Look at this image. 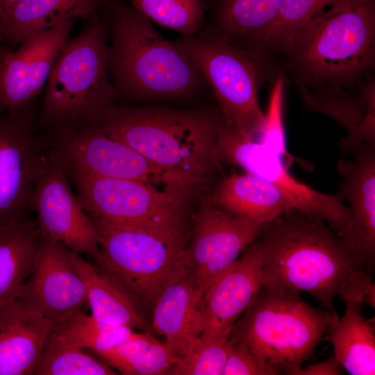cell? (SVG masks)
I'll return each instance as SVG.
<instances>
[{"mask_svg":"<svg viewBox=\"0 0 375 375\" xmlns=\"http://www.w3.org/2000/svg\"><path fill=\"white\" fill-rule=\"evenodd\" d=\"M262 288L304 292L335 311L336 297L361 301L375 287L347 243L323 221L295 208L269 222L255 240Z\"/></svg>","mask_w":375,"mask_h":375,"instance_id":"obj_1","label":"cell"},{"mask_svg":"<svg viewBox=\"0 0 375 375\" xmlns=\"http://www.w3.org/2000/svg\"><path fill=\"white\" fill-rule=\"evenodd\" d=\"M219 111L115 103L88 125L133 148L158 165L205 181L219 162Z\"/></svg>","mask_w":375,"mask_h":375,"instance_id":"obj_2","label":"cell"},{"mask_svg":"<svg viewBox=\"0 0 375 375\" xmlns=\"http://www.w3.org/2000/svg\"><path fill=\"white\" fill-rule=\"evenodd\" d=\"M108 66L117 95L134 100L188 98L207 84L189 55L163 38L132 6L112 7Z\"/></svg>","mask_w":375,"mask_h":375,"instance_id":"obj_3","label":"cell"},{"mask_svg":"<svg viewBox=\"0 0 375 375\" xmlns=\"http://www.w3.org/2000/svg\"><path fill=\"white\" fill-rule=\"evenodd\" d=\"M286 53L304 83L353 81L372 68L374 0H326L297 32Z\"/></svg>","mask_w":375,"mask_h":375,"instance_id":"obj_4","label":"cell"},{"mask_svg":"<svg viewBox=\"0 0 375 375\" xmlns=\"http://www.w3.org/2000/svg\"><path fill=\"white\" fill-rule=\"evenodd\" d=\"M338 317L335 310L310 306L299 292L261 288L229 339L243 343L277 374L292 375Z\"/></svg>","mask_w":375,"mask_h":375,"instance_id":"obj_5","label":"cell"},{"mask_svg":"<svg viewBox=\"0 0 375 375\" xmlns=\"http://www.w3.org/2000/svg\"><path fill=\"white\" fill-rule=\"evenodd\" d=\"M97 14L68 40L49 74L39 119L50 130L88 124L117 96L108 66L107 28Z\"/></svg>","mask_w":375,"mask_h":375,"instance_id":"obj_6","label":"cell"},{"mask_svg":"<svg viewBox=\"0 0 375 375\" xmlns=\"http://www.w3.org/2000/svg\"><path fill=\"white\" fill-rule=\"evenodd\" d=\"M89 218L102 258L97 266L142 310L151 311L164 290L185 272L182 253L190 235L163 234Z\"/></svg>","mask_w":375,"mask_h":375,"instance_id":"obj_7","label":"cell"},{"mask_svg":"<svg viewBox=\"0 0 375 375\" xmlns=\"http://www.w3.org/2000/svg\"><path fill=\"white\" fill-rule=\"evenodd\" d=\"M176 42L199 68L224 121L241 133L258 135L265 122L258 95L265 70L258 52L202 32L182 35Z\"/></svg>","mask_w":375,"mask_h":375,"instance_id":"obj_8","label":"cell"},{"mask_svg":"<svg viewBox=\"0 0 375 375\" xmlns=\"http://www.w3.org/2000/svg\"><path fill=\"white\" fill-rule=\"evenodd\" d=\"M50 131L44 141L58 155L68 173L137 181L188 201L203 183L201 179L158 165L88 125Z\"/></svg>","mask_w":375,"mask_h":375,"instance_id":"obj_9","label":"cell"},{"mask_svg":"<svg viewBox=\"0 0 375 375\" xmlns=\"http://www.w3.org/2000/svg\"><path fill=\"white\" fill-rule=\"evenodd\" d=\"M89 217L128 227L190 235L189 201L133 180L68 173Z\"/></svg>","mask_w":375,"mask_h":375,"instance_id":"obj_10","label":"cell"},{"mask_svg":"<svg viewBox=\"0 0 375 375\" xmlns=\"http://www.w3.org/2000/svg\"><path fill=\"white\" fill-rule=\"evenodd\" d=\"M283 151L256 136L241 133L223 119L216 143L219 162L237 165L286 192L297 209L325 222L351 247L352 225L349 208L336 194L317 191L298 181L288 170Z\"/></svg>","mask_w":375,"mask_h":375,"instance_id":"obj_11","label":"cell"},{"mask_svg":"<svg viewBox=\"0 0 375 375\" xmlns=\"http://www.w3.org/2000/svg\"><path fill=\"white\" fill-rule=\"evenodd\" d=\"M267 224L233 215L213 205L208 194L201 195L198 208L192 213L182 258L185 273L202 299L210 283L240 258Z\"/></svg>","mask_w":375,"mask_h":375,"instance_id":"obj_12","label":"cell"},{"mask_svg":"<svg viewBox=\"0 0 375 375\" xmlns=\"http://www.w3.org/2000/svg\"><path fill=\"white\" fill-rule=\"evenodd\" d=\"M69 182L64 163L45 144L35 169L32 198L38 226L47 238L74 253L87 254L99 266L102 258L97 233Z\"/></svg>","mask_w":375,"mask_h":375,"instance_id":"obj_13","label":"cell"},{"mask_svg":"<svg viewBox=\"0 0 375 375\" xmlns=\"http://www.w3.org/2000/svg\"><path fill=\"white\" fill-rule=\"evenodd\" d=\"M44 147L34 135L30 108L0 112V227L26 220L33 210L35 173Z\"/></svg>","mask_w":375,"mask_h":375,"instance_id":"obj_14","label":"cell"},{"mask_svg":"<svg viewBox=\"0 0 375 375\" xmlns=\"http://www.w3.org/2000/svg\"><path fill=\"white\" fill-rule=\"evenodd\" d=\"M75 21L35 33L16 50L0 49V112L19 113L28 108L46 85Z\"/></svg>","mask_w":375,"mask_h":375,"instance_id":"obj_15","label":"cell"},{"mask_svg":"<svg viewBox=\"0 0 375 375\" xmlns=\"http://www.w3.org/2000/svg\"><path fill=\"white\" fill-rule=\"evenodd\" d=\"M68 249L44 236L37 261L16 299L56 326L82 311L85 284L74 270Z\"/></svg>","mask_w":375,"mask_h":375,"instance_id":"obj_16","label":"cell"},{"mask_svg":"<svg viewBox=\"0 0 375 375\" xmlns=\"http://www.w3.org/2000/svg\"><path fill=\"white\" fill-rule=\"evenodd\" d=\"M353 160H340L338 194L348 204L352 250L372 274L375 267V144H363Z\"/></svg>","mask_w":375,"mask_h":375,"instance_id":"obj_17","label":"cell"},{"mask_svg":"<svg viewBox=\"0 0 375 375\" xmlns=\"http://www.w3.org/2000/svg\"><path fill=\"white\" fill-rule=\"evenodd\" d=\"M261 288L258 251L254 241L205 291L202 299V334L229 335Z\"/></svg>","mask_w":375,"mask_h":375,"instance_id":"obj_18","label":"cell"},{"mask_svg":"<svg viewBox=\"0 0 375 375\" xmlns=\"http://www.w3.org/2000/svg\"><path fill=\"white\" fill-rule=\"evenodd\" d=\"M56 325L17 299L0 308V375H32Z\"/></svg>","mask_w":375,"mask_h":375,"instance_id":"obj_19","label":"cell"},{"mask_svg":"<svg viewBox=\"0 0 375 375\" xmlns=\"http://www.w3.org/2000/svg\"><path fill=\"white\" fill-rule=\"evenodd\" d=\"M151 312L153 332L179 358L203 332L202 297L185 272L164 290Z\"/></svg>","mask_w":375,"mask_h":375,"instance_id":"obj_20","label":"cell"},{"mask_svg":"<svg viewBox=\"0 0 375 375\" xmlns=\"http://www.w3.org/2000/svg\"><path fill=\"white\" fill-rule=\"evenodd\" d=\"M208 195L215 206L260 223H268L290 209H297L295 201L283 189L248 172L223 178Z\"/></svg>","mask_w":375,"mask_h":375,"instance_id":"obj_21","label":"cell"},{"mask_svg":"<svg viewBox=\"0 0 375 375\" xmlns=\"http://www.w3.org/2000/svg\"><path fill=\"white\" fill-rule=\"evenodd\" d=\"M311 92L302 89L303 97L312 109L322 112L336 120L347 131L339 146L344 153L353 154L363 144H375L374 85L370 83L362 91L361 98L344 95L338 88Z\"/></svg>","mask_w":375,"mask_h":375,"instance_id":"obj_22","label":"cell"},{"mask_svg":"<svg viewBox=\"0 0 375 375\" xmlns=\"http://www.w3.org/2000/svg\"><path fill=\"white\" fill-rule=\"evenodd\" d=\"M105 0H22L1 15L3 42L19 44L67 21L88 19Z\"/></svg>","mask_w":375,"mask_h":375,"instance_id":"obj_23","label":"cell"},{"mask_svg":"<svg viewBox=\"0 0 375 375\" xmlns=\"http://www.w3.org/2000/svg\"><path fill=\"white\" fill-rule=\"evenodd\" d=\"M67 253L72 267L85 284L93 317L105 323L153 332L143 310L122 287L78 253L69 249Z\"/></svg>","mask_w":375,"mask_h":375,"instance_id":"obj_24","label":"cell"},{"mask_svg":"<svg viewBox=\"0 0 375 375\" xmlns=\"http://www.w3.org/2000/svg\"><path fill=\"white\" fill-rule=\"evenodd\" d=\"M44 235L37 221L0 227V308L17 297L31 274Z\"/></svg>","mask_w":375,"mask_h":375,"instance_id":"obj_25","label":"cell"},{"mask_svg":"<svg viewBox=\"0 0 375 375\" xmlns=\"http://www.w3.org/2000/svg\"><path fill=\"white\" fill-rule=\"evenodd\" d=\"M345 310L327 329L334 356L351 375L375 374L374 318L361 312L362 302L344 301Z\"/></svg>","mask_w":375,"mask_h":375,"instance_id":"obj_26","label":"cell"},{"mask_svg":"<svg viewBox=\"0 0 375 375\" xmlns=\"http://www.w3.org/2000/svg\"><path fill=\"white\" fill-rule=\"evenodd\" d=\"M97 354L124 375L168 374L180 359L149 331L136 332L128 340Z\"/></svg>","mask_w":375,"mask_h":375,"instance_id":"obj_27","label":"cell"},{"mask_svg":"<svg viewBox=\"0 0 375 375\" xmlns=\"http://www.w3.org/2000/svg\"><path fill=\"white\" fill-rule=\"evenodd\" d=\"M282 0H217L212 19L202 33L229 43L246 39L271 24Z\"/></svg>","mask_w":375,"mask_h":375,"instance_id":"obj_28","label":"cell"},{"mask_svg":"<svg viewBox=\"0 0 375 375\" xmlns=\"http://www.w3.org/2000/svg\"><path fill=\"white\" fill-rule=\"evenodd\" d=\"M135 333L129 326L102 322L81 311L56 326L49 340L97 353L128 340Z\"/></svg>","mask_w":375,"mask_h":375,"instance_id":"obj_29","label":"cell"},{"mask_svg":"<svg viewBox=\"0 0 375 375\" xmlns=\"http://www.w3.org/2000/svg\"><path fill=\"white\" fill-rule=\"evenodd\" d=\"M326 1L282 0L275 20L246 38L253 47L249 49L256 51L266 48L285 51L297 32Z\"/></svg>","mask_w":375,"mask_h":375,"instance_id":"obj_30","label":"cell"},{"mask_svg":"<svg viewBox=\"0 0 375 375\" xmlns=\"http://www.w3.org/2000/svg\"><path fill=\"white\" fill-rule=\"evenodd\" d=\"M35 375H115L118 374L103 360L83 349L48 339L34 369Z\"/></svg>","mask_w":375,"mask_h":375,"instance_id":"obj_31","label":"cell"},{"mask_svg":"<svg viewBox=\"0 0 375 375\" xmlns=\"http://www.w3.org/2000/svg\"><path fill=\"white\" fill-rule=\"evenodd\" d=\"M149 20L180 32L194 35L204 26V0H128Z\"/></svg>","mask_w":375,"mask_h":375,"instance_id":"obj_32","label":"cell"},{"mask_svg":"<svg viewBox=\"0 0 375 375\" xmlns=\"http://www.w3.org/2000/svg\"><path fill=\"white\" fill-rule=\"evenodd\" d=\"M231 347L229 335L201 334L168 374L222 375Z\"/></svg>","mask_w":375,"mask_h":375,"instance_id":"obj_33","label":"cell"},{"mask_svg":"<svg viewBox=\"0 0 375 375\" xmlns=\"http://www.w3.org/2000/svg\"><path fill=\"white\" fill-rule=\"evenodd\" d=\"M231 342L222 375H277L274 369L251 353L243 343Z\"/></svg>","mask_w":375,"mask_h":375,"instance_id":"obj_34","label":"cell"},{"mask_svg":"<svg viewBox=\"0 0 375 375\" xmlns=\"http://www.w3.org/2000/svg\"><path fill=\"white\" fill-rule=\"evenodd\" d=\"M342 367L334 356L325 361L299 367L292 375H339L342 373Z\"/></svg>","mask_w":375,"mask_h":375,"instance_id":"obj_35","label":"cell"},{"mask_svg":"<svg viewBox=\"0 0 375 375\" xmlns=\"http://www.w3.org/2000/svg\"><path fill=\"white\" fill-rule=\"evenodd\" d=\"M22 0H0V15Z\"/></svg>","mask_w":375,"mask_h":375,"instance_id":"obj_36","label":"cell"},{"mask_svg":"<svg viewBox=\"0 0 375 375\" xmlns=\"http://www.w3.org/2000/svg\"><path fill=\"white\" fill-rule=\"evenodd\" d=\"M367 303L374 308L375 306V287L371 289L364 297L362 303Z\"/></svg>","mask_w":375,"mask_h":375,"instance_id":"obj_37","label":"cell"},{"mask_svg":"<svg viewBox=\"0 0 375 375\" xmlns=\"http://www.w3.org/2000/svg\"><path fill=\"white\" fill-rule=\"evenodd\" d=\"M2 43H3V40H2V35H1V15H0V49L2 47Z\"/></svg>","mask_w":375,"mask_h":375,"instance_id":"obj_38","label":"cell"}]
</instances>
